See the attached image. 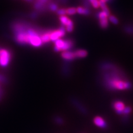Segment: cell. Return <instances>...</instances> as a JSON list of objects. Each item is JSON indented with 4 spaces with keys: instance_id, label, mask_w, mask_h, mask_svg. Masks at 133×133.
<instances>
[{
    "instance_id": "cell-13",
    "label": "cell",
    "mask_w": 133,
    "mask_h": 133,
    "mask_svg": "<svg viewBox=\"0 0 133 133\" xmlns=\"http://www.w3.org/2000/svg\"><path fill=\"white\" fill-rule=\"evenodd\" d=\"M41 40L42 41V42L43 43H48L50 41H51L50 40V32H46V33H43V34H42L41 35Z\"/></svg>"
},
{
    "instance_id": "cell-1",
    "label": "cell",
    "mask_w": 133,
    "mask_h": 133,
    "mask_svg": "<svg viewBox=\"0 0 133 133\" xmlns=\"http://www.w3.org/2000/svg\"><path fill=\"white\" fill-rule=\"evenodd\" d=\"M105 80L107 86L110 89L117 90H128L131 87V84L128 80L123 79L118 76V73H112L106 75Z\"/></svg>"
},
{
    "instance_id": "cell-5",
    "label": "cell",
    "mask_w": 133,
    "mask_h": 133,
    "mask_svg": "<svg viewBox=\"0 0 133 133\" xmlns=\"http://www.w3.org/2000/svg\"><path fill=\"white\" fill-rule=\"evenodd\" d=\"M59 21L63 27H65V30L67 32H72L74 30V23L71 19L67 17L66 15L60 16Z\"/></svg>"
},
{
    "instance_id": "cell-18",
    "label": "cell",
    "mask_w": 133,
    "mask_h": 133,
    "mask_svg": "<svg viewBox=\"0 0 133 133\" xmlns=\"http://www.w3.org/2000/svg\"><path fill=\"white\" fill-rule=\"evenodd\" d=\"M132 112V108H131L130 106H126L125 108L123 111V114L126 115H129V114H130Z\"/></svg>"
},
{
    "instance_id": "cell-22",
    "label": "cell",
    "mask_w": 133,
    "mask_h": 133,
    "mask_svg": "<svg viewBox=\"0 0 133 133\" xmlns=\"http://www.w3.org/2000/svg\"><path fill=\"white\" fill-rule=\"evenodd\" d=\"M5 78L2 76L0 75V82H5Z\"/></svg>"
},
{
    "instance_id": "cell-17",
    "label": "cell",
    "mask_w": 133,
    "mask_h": 133,
    "mask_svg": "<svg viewBox=\"0 0 133 133\" xmlns=\"http://www.w3.org/2000/svg\"><path fill=\"white\" fill-rule=\"evenodd\" d=\"M77 13L76 8L70 7L66 9V14L68 15H74Z\"/></svg>"
},
{
    "instance_id": "cell-7",
    "label": "cell",
    "mask_w": 133,
    "mask_h": 133,
    "mask_svg": "<svg viewBox=\"0 0 133 133\" xmlns=\"http://www.w3.org/2000/svg\"><path fill=\"white\" fill-rule=\"evenodd\" d=\"M113 108L119 115H123V111L125 108V104L120 100H116L113 103Z\"/></svg>"
},
{
    "instance_id": "cell-11",
    "label": "cell",
    "mask_w": 133,
    "mask_h": 133,
    "mask_svg": "<svg viewBox=\"0 0 133 133\" xmlns=\"http://www.w3.org/2000/svg\"><path fill=\"white\" fill-rule=\"evenodd\" d=\"M99 24L100 27L103 29H106L109 26L108 18L99 19Z\"/></svg>"
},
{
    "instance_id": "cell-20",
    "label": "cell",
    "mask_w": 133,
    "mask_h": 133,
    "mask_svg": "<svg viewBox=\"0 0 133 133\" xmlns=\"http://www.w3.org/2000/svg\"><path fill=\"white\" fill-rule=\"evenodd\" d=\"M57 14L60 16H64L66 15V9H59L57 10Z\"/></svg>"
},
{
    "instance_id": "cell-4",
    "label": "cell",
    "mask_w": 133,
    "mask_h": 133,
    "mask_svg": "<svg viewBox=\"0 0 133 133\" xmlns=\"http://www.w3.org/2000/svg\"><path fill=\"white\" fill-rule=\"evenodd\" d=\"M11 59V54L6 49H0V66L6 67L8 66Z\"/></svg>"
},
{
    "instance_id": "cell-3",
    "label": "cell",
    "mask_w": 133,
    "mask_h": 133,
    "mask_svg": "<svg viewBox=\"0 0 133 133\" xmlns=\"http://www.w3.org/2000/svg\"><path fill=\"white\" fill-rule=\"evenodd\" d=\"M28 44H30L31 46L35 47H39L42 46L43 42L41 40V35H39L36 31L33 29L29 28L28 29Z\"/></svg>"
},
{
    "instance_id": "cell-23",
    "label": "cell",
    "mask_w": 133,
    "mask_h": 133,
    "mask_svg": "<svg viewBox=\"0 0 133 133\" xmlns=\"http://www.w3.org/2000/svg\"><path fill=\"white\" fill-rule=\"evenodd\" d=\"M109 1H110V0H99V1H100V2H104V3H106V2H109Z\"/></svg>"
},
{
    "instance_id": "cell-15",
    "label": "cell",
    "mask_w": 133,
    "mask_h": 133,
    "mask_svg": "<svg viewBox=\"0 0 133 133\" xmlns=\"http://www.w3.org/2000/svg\"><path fill=\"white\" fill-rule=\"evenodd\" d=\"M108 20L109 22H110L112 23L114 25H117L119 23L118 19L113 15H109L108 17Z\"/></svg>"
},
{
    "instance_id": "cell-9",
    "label": "cell",
    "mask_w": 133,
    "mask_h": 133,
    "mask_svg": "<svg viewBox=\"0 0 133 133\" xmlns=\"http://www.w3.org/2000/svg\"><path fill=\"white\" fill-rule=\"evenodd\" d=\"M61 57L63 59L67 61H73L76 59L75 54H74V52L71 51L70 50L62 52L61 53Z\"/></svg>"
},
{
    "instance_id": "cell-8",
    "label": "cell",
    "mask_w": 133,
    "mask_h": 133,
    "mask_svg": "<svg viewBox=\"0 0 133 133\" xmlns=\"http://www.w3.org/2000/svg\"><path fill=\"white\" fill-rule=\"evenodd\" d=\"M93 122L96 126L102 129H106L108 127V125H107L106 122L105 121L104 119L102 117H101V116H95V117L94 118Z\"/></svg>"
},
{
    "instance_id": "cell-6",
    "label": "cell",
    "mask_w": 133,
    "mask_h": 133,
    "mask_svg": "<svg viewBox=\"0 0 133 133\" xmlns=\"http://www.w3.org/2000/svg\"><path fill=\"white\" fill-rule=\"evenodd\" d=\"M66 33V31L64 27H61L58 30L50 32V40L55 42L56 41L63 37Z\"/></svg>"
},
{
    "instance_id": "cell-10",
    "label": "cell",
    "mask_w": 133,
    "mask_h": 133,
    "mask_svg": "<svg viewBox=\"0 0 133 133\" xmlns=\"http://www.w3.org/2000/svg\"><path fill=\"white\" fill-rule=\"evenodd\" d=\"M74 54L76 58H84L88 56V52L86 50L79 49L74 51Z\"/></svg>"
},
{
    "instance_id": "cell-21",
    "label": "cell",
    "mask_w": 133,
    "mask_h": 133,
    "mask_svg": "<svg viewBox=\"0 0 133 133\" xmlns=\"http://www.w3.org/2000/svg\"><path fill=\"white\" fill-rule=\"evenodd\" d=\"M50 9H51L52 11H56L58 10V7L56 5H54V4H52L50 6Z\"/></svg>"
},
{
    "instance_id": "cell-19",
    "label": "cell",
    "mask_w": 133,
    "mask_h": 133,
    "mask_svg": "<svg viewBox=\"0 0 133 133\" xmlns=\"http://www.w3.org/2000/svg\"><path fill=\"white\" fill-rule=\"evenodd\" d=\"M54 120L57 124L59 125H62L64 123L63 119L61 117H59V116H56V117L54 118Z\"/></svg>"
},
{
    "instance_id": "cell-12",
    "label": "cell",
    "mask_w": 133,
    "mask_h": 133,
    "mask_svg": "<svg viewBox=\"0 0 133 133\" xmlns=\"http://www.w3.org/2000/svg\"><path fill=\"white\" fill-rule=\"evenodd\" d=\"M77 13L81 15H88L89 14V9L82 7H78L76 8Z\"/></svg>"
},
{
    "instance_id": "cell-14",
    "label": "cell",
    "mask_w": 133,
    "mask_h": 133,
    "mask_svg": "<svg viewBox=\"0 0 133 133\" xmlns=\"http://www.w3.org/2000/svg\"><path fill=\"white\" fill-rule=\"evenodd\" d=\"M109 15H110L109 13H108L104 11H102L98 13V18L99 19H103V18H108Z\"/></svg>"
},
{
    "instance_id": "cell-16",
    "label": "cell",
    "mask_w": 133,
    "mask_h": 133,
    "mask_svg": "<svg viewBox=\"0 0 133 133\" xmlns=\"http://www.w3.org/2000/svg\"><path fill=\"white\" fill-rule=\"evenodd\" d=\"M89 1L93 8L97 9L100 7L99 0H89Z\"/></svg>"
},
{
    "instance_id": "cell-2",
    "label": "cell",
    "mask_w": 133,
    "mask_h": 133,
    "mask_svg": "<svg viewBox=\"0 0 133 133\" xmlns=\"http://www.w3.org/2000/svg\"><path fill=\"white\" fill-rule=\"evenodd\" d=\"M54 42V50L56 52L69 51L74 46V42L71 40H63L61 38Z\"/></svg>"
},
{
    "instance_id": "cell-24",
    "label": "cell",
    "mask_w": 133,
    "mask_h": 133,
    "mask_svg": "<svg viewBox=\"0 0 133 133\" xmlns=\"http://www.w3.org/2000/svg\"><path fill=\"white\" fill-rule=\"evenodd\" d=\"M26 1H28V2H31L32 0H26Z\"/></svg>"
}]
</instances>
